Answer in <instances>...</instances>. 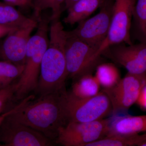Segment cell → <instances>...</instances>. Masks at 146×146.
<instances>
[{"instance_id":"6da1fadb","label":"cell","mask_w":146,"mask_h":146,"mask_svg":"<svg viewBox=\"0 0 146 146\" xmlns=\"http://www.w3.org/2000/svg\"><path fill=\"white\" fill-rule=\"evenodd\" d=\"M67 94V91L51 93L40 96L34 102V95H29L12 108L8 116L55 140L60 128L69 122Z\"/></svg>"},{"instance_id":"7a4b0ae2","label":"cell","mask_w":146,"mask_h":146,"mask_svg":"<svg viewBox=\"0 0 146 146\" xmlns=\"http://www.w3.org/2000/svg\"><path fill=\"white\" fill-rule=\"evenodd\" d=\"M50 21L48 45L42 58L36 90L40 96L66 91L68 74L65 48L68 31L59 19Z\"/></svg>"},{"instance_id":"3957f363","label":"cell","mask_w":146,"mask_h":146,"mask_svg":"<svg viewBox=\"0 0 146 146\" xmlns=\"http://www.w3.org/2000/svg\"><path fill=\"white\" fill-rule=\"evenodd\" d=\"M36 33L31 36L27 47L24 69L17 81L14 99L22 100L35 91L39 80L43 56L49 43V21L40 18Z\"/></svg>"},{"instance_id":"277c9868","label":"cell","mask_w":146,"mask_h":146,"mask_svg":"<svg viewBox=\"0 0 146 146\" xmlns=\"http://www.w3.org/2000/svg\"><path fill=\"white\" fill-rule=\"evenodd\" d=\"M68 33L65 56L68 77L75 81L86 75L91 74L101 63L100 48L90 46Z\"/></svg>"},{"instance_id":"5b68a950","label":"cell","mask_w":146,"mask_h":146,"mask_svg":"<svg viewBox=\"0 0 146 146\" xmlns=\"http://www.w3.org/2000/svg\"><path fill=\"white\" fill-rule=\"evenodd\" d=\"M66 108L69 122H90L103 119L112 112L110 100L103 91L84 98L68 93Z\"/></svg>"},{"instance_id":"8992f818","label":"cell","mask_w":146,"mask_h":146,"mask_svg":"<svg viewBox=\"0 0 146 146\" xmlns=\"http://www.w3.org/2000/svg\"><path fill=\"white\" fill-rule=\"evenodd\" d=\"M109 123L110 119L90 122L69 121L60 128L56 142L64 146H86L106 136Z\"/></svg>"},{"instance_id":"52a82bcc","label":"cell","mask_w":146,"mask_h":146,"mask_svg":"<svg viewBox=\"0 0 146 146\" xmlns=\"http://www.w3.org/2000/svg\"><path fill=\"white\" fill-rule=\"evenodd\" d=\"M114 1L104 0L98 13L79 23L74 29L68 31L69 34L90 46L100 48L109 31Z\"/></svg>"},{"instance_id":"ba28073f","label":"cell","mask_w":146,"mask_h":146,"mask_svg":"<svg viewBox=\"0 0 146 146\" xmlns=\"http://www.w3.org/2000/svg\"><path fill=\"white\" fill-rule=\"evenodd\" d=\"M136 0H114L108 34L100 48L102 52L112 45L133 44L131 28Z\"/></svg>"},{"instance_id":"9c48e42d","label":"cell","mask_w":146,"mask_h":146,"mask_svg":"<svg viewBox=\"0 0 146 146\" xmlns=\"http://www.w3.org/2000/svg\"><path fill=\"white\" fill-rule=\"evenodd\" d=\"M8 115L0 125V146L52 145V140L41 132L11 119Z\"/></svg>"},{"instance_id":"30bf717a","label":"cell","mask_w":146,"mask_h":146,"mask_svg":"<svg viewBox=\"0 0 146 146\" xmlns=\"http://www.w3.org/2000/svg\"><path fill=\"white\" fill-rule=\"evenodd\" d=\"M146 84V73L141 74L127 72L112 88L104 89L109 98L112 112L117 114L126 111L136 102L142 89Z\"/></svg>"},{"instance_id":"8fae6325","label":"cell","mask_w":146,"mask_h":146,"mask_svg":"<svg viewBox=\"0 0 146 146\" xmlns=\"http://www.w3.org/2000/svg\"><path fill=\"white\" fill-rule=\"evenodd\" d=\"M117 44L103 52L105 55L125 68L128 73L141 74L146 73V44Z\"/></svg>"},{"instance_id":"7c38bea8","label":"cell","mask_w":146,"mask_h":146,"mask_svg":"<svg viewBox=\"0 0 146 146\" xmlns=\"http://www.w3.org/2000/svg\"><path fill=\"white\" fill-rule=\"evenodd\" d=\"M38 21L18 29L6 35L0 47L2 60L18 65H24L27 47L32 32L36 27Z\"/></svg>"},{"instance_id":"4fadbf2b","label":"cell","mask_w":146,"mask_h":146,"mask_svg":"<svg viewBox=\"0 0 146 146\" xmlns=\"http://www.w3.org/2000/svg\"><path fill=\"white\" fill-rule=\"evenodd\" d=\"M142 132H146V115H116L110 119L109 130L106 136L134 135Z\"/></svg>"},{"instance_id":"5bb4252c","label":"cell","mask_w":146,"mask_h":146,"mask_svg":"<svg viewBox=\"0 0 146 146\" xmlns=\"http://www.w3.org/2000/svg\"><path fill=\"white\" fill-rule=\"evenodd\" d=\"M104 0H78L68 9L63 22L73 25L85 20L101 6Z\"/></svg>"},{"instance_id":"9a60e30c","label":"cell","mask_w":146,"mask_h":146,"mask_svg":"<svg viewBox=\"0 0 146 146\" xmlns=\"http://www.w3.org/2000/svg\"><path fill=\"white\" fill-rule=\"evenodd\" d=\"M35 21L24 16L13 6L0 1V25L18 28Z\"/></svg>"},{"instance_id":"2e32d148","label":"cell","mask_w":146,"mask_h":146,"mask_svg":"<svg viewBox=\"0 0 146 146\" xmlns=\"http://www.w3.org/2000/svg\"><path fill=\"white\" fill-rule=\"evenodd\" d=\"M131 37L146 44V0H138L133 10Z\"/></svg>"},{"instance_id":"e0dca14e","label":"cell","mask_w":146,"mask_h":146,"mask_svg":"<svg viewBox=\"0 0 146 146\" xmlns=\"http://www.w3.org/2000/svg\"><path fill=\"white\" fill-rule=\"evenodd\" d=\"M100 86L96 76L89 74L75 81L71 93L79 98H90L99 93Z\"/></svg>"},{"instance_id":"ac0fdd59","label":"cell","mask_w":146,"mask_h":146,"mask_svg":"<svg viewBox=\"0 0 146 146\" xmlns=\"http://www.w3.org/2000/svg\"><path fill=\"white\" fill-rule=\"evenodd\" d=\"M96 70L95 76L104 89L112 88L121 80L119 71L112 63H100Z\"/></svg>"},{"instance_id":"d6986e66","label":"cell","mask_w":146,"mask_h":146,"mask_svg":"<svg viewBox=\"0 0 146 146\" xmlns=\"http://www.w3.org/2000/svg\"><path fill=\"white\" fill-rule=\"evenodd\" d=\"M24 65H18L5 60L0 61V91L16 82L21 76Z\"/></svg>"},{"instance_id":"ffe728a7","label":"cell","mask_w":146,"mask_h":146,"mask_svg":"<svg viewBox=\"0 0 146 146\" xmlns=\"http://www.w3.org/2000/svg\"><path fill=\"white\" fill-rule=\"evenodd\" d=\"M65 0H34L35 13V16H38L43 11L50 9L52 14L50 20L60 18L61 13V5L65 3Z\"/></svg>"},{"instance_id":"44dd1931","label":"cell","mask_w":146,"mask_h":146,"mask_svg":"<svg viewBox=\"0 0 146 146\" xmlns=\"http://www.w3.org/2000/svg\"><path fill=\"white\" fill-rule=\"evenodd\" d=\"M16 88V82L0 91V115L3 114V112L12 100L14 99Z\"/></svg>"},{"instance_id":"7402d4cb","label":"cell","mask_w":146,"mask_h":146,"mask_svg":"<svg viewBox=\"0 0 146 146\" xmlns=\"http://www.w3.org/2000/svg\"><path fill=\"white\" fill-rule=\"evenodd\" d=\"M136 103L142 109L146 110V84L142 89Z\"/></svg>"},{"instance_id":"603a6c76","label":"cell","mask_w":146,"mask_h":146,"mask_svg":"<svg viewBox=\"0 0 146 146\" xmlns=\"http://www.w3.org/2000/svg\"><path fill=\"white\" fill-rule=\"evenodd\" d=\"M17 29L18 28L0 25V38L3 36H6L11 32Z\"/></svg>"},{"instance_id":"cb8c5ba5","label":"cell","mask_w":146,"mask_h":146,"mask_svg":"<svg viewBox=\"0 0 146 146\" xmlns=\"http://www.w3.org/2000/svg\"><path fill=\"white\" fill-rule=\"evenodd\" d=\"M4 2L13 6H25L22 0H3Z\"/></svg>"},{"instance_id":"d4e9b609","label":"cell","mask_w":146,"mask_h":146,"mask_svg":"<svg viewBox=\"0 0 146 146\" xmlns=\"http://www.w3.org/2000/svg\"><path fill=\"white\" fill-rule=\"evenodd\" d=\"M78 0H65V8L67 10L69 9Z\"/></svg>"},{"instance_id":"484cf974","label":"cell","mask_w":146,"mask_h":146,"mask_svg":"<svg viewBox=\"0 0 146 146\" xmlns=\"http://www.w3.org/2000/svg\"><path fill=\"white\" fill-rule=\"evenodd\" d=\"M11 112V109L9 110H8L7 112H4L3 114H1L0 115V125L1 124L3 121L4 119L6 117V116L8 115L9 114H10Z\"/></svg>"},{"instance_id":"4316f807","label":"cell","mask_w":146,"mask_h":146,"mask_svg":"<svg viewBox=\"0 0 146 146\" xmlns=\"http://www.w3.org/2000/svg\"><path fill=\"white\" fill-rule=\"evenodd\" d=\"M33 0H22L24 3L25 6L27 5H30L32 4Z\"/></svg>"}]
</instances>
